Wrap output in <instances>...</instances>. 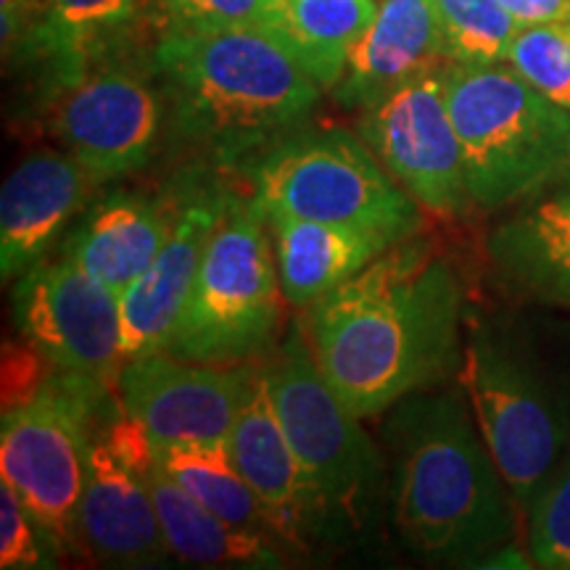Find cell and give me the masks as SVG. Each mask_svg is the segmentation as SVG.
<instances>
[{"instance_id":"d4e9b609","label":"cell","mask_w":570,"mask_h":570,"mask_svg":"<svg viewBox=\"0 0 570 570\" xmlns=\"http://www.w3.org/2000/svg\"><path fill=\"white\" fill-rule=\"evenodd\" d=\"M156 454L161 468L214 515L273 537L265 510L233 462L227 444H169L156 446Z\"/></svg>"},{"instance_id":"277c9868","label":"cell","mask_w":570,"mask_h":570,"mask_svg":"<svg viewBox=\"0 0 570 570\" xmlns=\"http://www.w3.org/2000/svg\"><path fill=\"white\" fill-rule=\"evenodd\" d=\"M470 202L499 209L533 194L570 161V111L499 63L444 69Z\"/></svg>"},{"instance_id":"ba28073f","label":"cell","mask_w":570,"mask_h":570,"mask_svg":"<svg viewBox=\"0 0 570 570\" xmlns=\"http://www.w3.org/2000/svg\"><path fill=\"white\" fill-rule=\"evenodd\" d=\"M104 383L63 373L24 402L3 412L0 473L38 518L61 554H85L80 502L85 465L96 431Z\"/></svg>"},{"instance_id":"9a60e30c","label":"cell","mask_w":570,"mask_h":570,"mask_svg":"<svg viewBox=\"0 0 570 570\" xmlns=\"http://www.w3.org/2000/svg\"><path fill=\"white\" fill-rule=\"evenodd\" d=\"M227 449L259 499L275 539L304 550L306 541L331 531L317 491L277 417L265 367L254 365Z\"/></svg>"},{"instance_id":"2e32d148","label":"cell","mask_w":570,"mask_h":570,"mask_svg":"<svg viewBox=\"0 0 570 570\" xmlns=\"http://www.w3.org/2000/svg\"><path fill=\"white\" fill-rule=\"evenodd\" d=\"M227 202V190L209 185L194 190L188 202L177 206L173 233L151 267L119 296L125 365L138 356L164 354L169 348Z\"/></svg>"},{"instance_id":"d6986e66","label":"cell","mask_w":570,"mask_h":570,"mask_svg":"<svg viewBox=\"0 0 570 570\" xmlns=\"http://www.w3.org/2000/svg\"><path fill=\"white\" fill-rule=\"evenodd\" d=\"M88 175L71 154L35 151L6 177L0 194V275L27 273L56 244L85 196Z\"/></svg>"},{"instance_id":"6da1fadb","label":"cell","mask_w":570,"mask_h":570,"mask_svg":"<svg viewBox=\"0 0 570 570\" xmlns=\"http://www.w3.org/2000/svg\"><path fill=\"white\" fill-rule=\"evenodd\" d=\"M462 285L425 240H399L309 306L320 373L356 417L394 407L458 365Z\"/></svg>"},{"instance_id":"8fae6325","label":"cell","mask_w":570,"mask_h":570,"mask_svg":"<svg viewBox=\"0 0 570 570\" xmlns=\"http://www.w3.org/2000/svg\"><path fill=\"white\" fill-rule=\"evenodd\" d=\"M360 135L423 209L454 217L470 204L444 69L428 71L362 111Z\"/></svg>"},{"instance_id":"52a82bcc","label":"cell","mask_w":570,"mask_h":570,"mask_svg":"<svg viewBox=\"0 0 570 570\" xmlns=\"http://www.w3.org/2000/svg\"><path fill=\"white\" fill-rule=\"evenodd\" d=\"M265 370L277 417L317 491L327 525L362 531L375 515L383 487V462L360 428L362 417L320 373L298 323Z\"/></svg>"},{"instance_id":"f1b7e54d","label":"cell","mask_w":570,"mask_h":570,"mask_svg":"<svg viewBox=\"0 0 570 570\" xmlns=\"http://www.w3.org/2000/svg\"><path fill=\"white\" fill-rule=\"evenodd\" d=\"M529 518L533 562L539 568L570 570V460L541 487Z\"/></svg>"},{"instance_id":"7c38bea8","label":"cell","mask_w":570,"mask_h":570,"mask_svg":"<svg viewBox=\"0 0 570 570\" xmlns=\"http://www.w3.org/2000/svg\"><path fill=\"white\" fill-rule=\"evenodd\" d=\"M161 117L154 85L117 63H96L53 85L51 130L90 183L122 177L151 159Z\"/></svg>"},{"instance_id":"7a4b0ae2","label":"cell","mask_w":570,"mask_h":570,"mask_svg":"<svg viewBox=\"0 0 570 570\" xmlns=\"http://www.w3.org/2000/svg\"><path fill=\"white\" fill-rule=\"evenodd\" d=\"M394 523L433 562L479 560L512 533L508 483L458 394H420L389 423Z\"/></svg>"},{"instance_id":"484cf974","label":"cell","mask_w":570,"mask_h":570,"mask_svg":"<svg viewBox=\"0 0 570 570\" xmlns=\"http://www.w3.org/2000/svg\"><path fill=\"white\" fill-rule=\"evenodd\" d=\"M452 63L508 61L518 21L502 0H431Z\"/></svg>"},{"instance_id":"9c48e42d","label":"cell","mask_w":570,"mask_h":570,"mask_svg":"<svg viewBox=\"0 0 570 570\" xmlns=\"http://www.w3.org/2000/svg\"><path fill=\"white\" fill-rule=\"evenodd\" d=\"M460 383L512 502L529 510L570 439L566 404L529 362L479 331L462 354Z\"/></svg>"},{"instance_id":"83f0119b","label":"cell","mask_w":570,"mask_h":570,"mask_svg":"<svg viewBox=\"0 0 570 570\" xmlns=\"http://www.w3.org/2000/svg\"><path fill=\"white\" fill-rule=\"evenodd\" d=\"M283 0H148V21L161 35L227 27L273 30Z\"/></svg>"},{"instance_id":"cb8c5ba5","label":"cell","mask_w":570,"mask_h":570,"mask_svg":"<svg viewBox=\"0 0 570 570\" xmlns=\"http://www.w3.org/2000/svg\"><path fill=\"white\" fill-rule=\"evenodd\" d=\"M375 13V0H283L269 32L323 88H336Z\"/></svg>"},{"instance_id":"f546056e","label":"cell","mask_w":570,"mask_h":570,"mask_svg":"<svg viewBox=\"0 0 570 570\" xmlns=\"http://www.w3.org/2000/svg\"><path fill=\"white\" fill-rule=\"evenodd\" d=\"M59 547L27 510L17 491L0 481V568L30 570L53 568Z\"/></svg>"},{"instance_id":"8992f818","label":"cell","mask_w":570,"mask_h":570,"mask_svg":"<svg viewBox=\"0 0 570 570\" xmlns=\"http://www.w3.org/2000/svg\"><path fill=\"white\" fill-rule=\"evenodd\" d=\"M281 275L254 202L230 196L164 354L238 365L262 354L281 323Z\"/></svg>"},{"instance_id":"1f68e13d","label":"cell","mask_w":570,"mask_h":570,"mask_svg":"<svg viewBox=\"0 0 570 570\" xmlns=\"http://www.w3.org/2000/svg\"><path fill=\"white\" fill-rule=\"evenodd\" d=\"M518 27L531 24H552V21H562L570 24V0H502Z\"/></svg>"},{"instance_id":"e0dca14e","label":"cell","mask_w":570,"mask_h":570,"mask_svg":"<svg viewBox=\"0 0 570 570\" xmlns=\"http://www.w3.org/2000/svg\"><path fill=\"white\" fill-rule=\"evenodd\" d=\"M114 431L130 449L148 483L151 499L159 512V523L169 552L183 562L202 568H281L283 554L275 550L267 531L244 529L227 523L206 510L196 497H190L167 470L161 468L156 444L138 420L119 402L111 417Z\"/></svg>"},{"instance_id":"603a6c76","label":"cell","mask_w":570,"mask_h":570,"mask_svg":"<svg viewBox=\"0 0 570 570\" xmlns=\"http://www.w3.org/2000/svg\"><path fill=\"white\" fill-rule=\"evenodd\" d=\"M38 11V21L24 32L27 48L48 63L56 85L114 51L140 19H148V0H40Z\"/></svg>"},{"instance_id":"3957f363","label":"cell","mask_w":570,"mask_h":570,"mask_svg":"<svg viewBox=\"0 0 570 570\" xmlns=\"http://www.w3.org/2000/svg\"><path fill=\"white\" fill-rule=\"evenodd\" d=\"M154 63L177 132L219 159L281 142L309 117L323 90L265 27L161 35Z\"/></svg>"},{"instance_id":"5bb4252c","label":"cell","mask_w":570,"mask_h":570,"mask_svg":"<svg viewBox=\"0 0 570 570\" xmlns=\"http://www.w3.org/2000/svg\"><path fill=\"white\" fill-rule=\"evenodd\" d=\"M80 539L85 554L117 568L159 566L173 554L140 465L111 420L92 433L88 449Z\"/></svg>"},{"instance_id":"ffe728a7","label":"cell","mask_w":570,"mask_h":570,"mask_svg":"<svg viewBox=\"0 0 570 570\" xmlns=\"http://www.w3.org/2000/svg\"><path fill=\"white\" fill-rule=\"evenodd\" d=\"M175 214L151 198L114 194L90 206L63 244V256L122 296L167 244Z\"/></svg>"},{"instance_id":"7402d4cb","label":"cell","mask_w":570,"mask_h":570,"mask_svg":"<svg viewBox=\"0 0 570 570\" xmlns=\"http://www.w3.org/2000/svg\"><path fill=\"white\" fill-rule=\"evenodd\" d=\"M262 219L273 233L283 298L294 306H312L391 246L381 235L356 227L291 214H262Z\"/></svg>"},{"instance_id":"4dcf8cb0","label":"cell","mask_w":570,"mask_h":570,"mask_svg":"<svg viewBox=\"0 0 570 570\" xmlns=\"http://www.w3.org/2000/svg\"><path fill=\"white\" fill-rule=\"evenodd\" d=\"M40 360H46L32 344L9 346L3 352V412H11L38 396L48 381L40 377Z\"/></svg>"},{"instance_id":"4316f807","label":"cell","mask_w":570,"mask_h":570,"mask_svg":"<svg viewBox=\"0 0 570 570\" xmlns=\"http://www.w3.org/2000/svg\"><path fill=\"white\" fill-rule=\"evenodd\" d=\"M508 61L531 88L570 111V24L520 27Z\"/></svg>"},{"instance_id":"30bf717a","label":"cell","mask_w":570,"mask_h":570,"mask_svg":"<svg viewBox=\"0 0 570 570\" xmlns=\"http://www.w3.org/2000/svg\"><path fill=\"white\" fill-rule=\"evenodd\" d=\"M13 320L27 344L59 367L117 389L125 367L119 296L69 256L38 262L13 285Z\"/></svg>"},{"instance_id":"44dd1931","label":"cell","mask_w":570,"mask_h":570,"mask_svg":"<svg viewBox=\"0 0 570 570\" xmlns=\"http://www.w3.org/2000/svg\"><path fill=\"white\" fill-rule=\"evenodd\" d=\"M487 248L499 277L520 296L570 306V183L494 227Z\"/></svg>"},{"instance_id":"4fadbf2b","label":"cell","mask_w":570,"mask_h":570,"mask_svg":"<svg viewBox=\"0 0 570 570\" xmlns=\"http://www.w3.org/2000/svg\"><path fill=\"white\" fill-rule=\"evenodd\" d=\"M252 373V362L217 367L148 354L127 362L117 391L156 446L227 444Z\"/></svg>"},{"instance_id":"ac0fdd59","label":"cell","mask_w":570,"mask_h":570,"mask_svg":"<svg viewBox=\"0 0 570 570\" xmlns=\"http://www.w3.org/2000/svg\"><path fill=\"white\" fill-rule=\"evenodd\" d=\"M444 59V38L431 0H381L333 90L346 109L365 111L415 77L441 69Z\"/></svg>"},{"instance_id":"5b68a950","label":"cell","mask_w":570,"mask_h":570,"mask_svg":"<svg viewBox=\"0 0 570 570\" xmlns=\"http://www.w3.org/2000/svg\"><path fill=\"white\" fill-rule=\"evenodd\" d=\"M259 214H291L386 238H412L420 204L394 180L365 140L341 130L306 132L269 146L252 169Z\"/></svg>"}]
</instances>
